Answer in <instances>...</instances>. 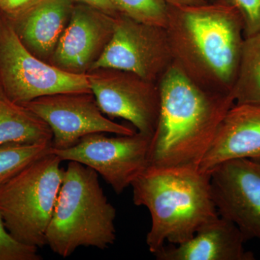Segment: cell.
Returning <instances> with one entry per match:
<instances>
[{
  "mask_svg": "<svg viewBox=\"0 0 260 260\" xmlns=\"http://www.w3.org/2000/svg\"><path fill=\"white\" fill-rule=\"evenodd\" d=\"M165 28L174 65L205 90L231 93L245 39L237 10L223 0L169 5Z\"/></svg>",
  "mask_w": 260,
  "mask_h": 260,
  "instance_id": "cell-1",
  "label": "cell"
},
{
  "mask_svg": "<svg viewBox=\"0 0 260 260\" xmlns=\"http://www.w3.org/2000/svg\"><path fill=\"white\" fill-rule=\"evenodd\" d=\"M158 84L160 111L149 166L199 168L234 98L205 90L174 64Z\"/></svg>",
  "mask_w": 260,
  "mask_h": 260,
  "instance_id": "cell-2",
  "label": "cell"
},
{
  "mask_svg": "<svg viewBox=\"0 0 260 260\" xmlns=\"http://www.w3.org/2000/svg\"><path fill=\"white\" fill-rule=\"evenodd\" d=\"M133 203L151 217L147 234L155 254L167 242L179 244L219 217L210 173L198 167L149 166L131 185Z\"/></svg>",
  "mask_w": 260,
  "mask_h": 260,
  "instance_id": "cell-3",
  "label": "cell"
},
{
  "mask_svg": "<svg viewBox=\"0 0 260 260\" xmlns=\"http://www.w3.org/2000/svg\"><path fill=\"white\" fill-rule=\"evenodd\" d=\"M116 217L98 173L69 161L46 234L47 246L63 258L80 247L104 250L115 242Z\"/></svg>",
  "mask_w": 260,
  "mask_h": 260,
  "instance_id": "cell-4",
  "label": "cell"
},
{
  "mask_svg": "<svg viewBox=\"0 0 260 260\" xmlns=\"http://www.w3.org/2000/svg\"><path fill=\"white\" fill-rule=\"evenodd\" d=\"M61 162L51 151L0 186V215L18 242L47 246L46 234L64 178Z\"/></svg>",
  "mask_w": 260,
  "mask_h": 260,
  "instance_id": "cell-5",
  "label": "cell"
},
{
  "mask_svg": "<svg viewBox=\"0 0 260 260\" xmlns=\"http://www.w3.org/2000/svg\"><path fill=\"white\" fill-rule=\"evenodd\" d=\"M0 87L10 100L21 105L52 94L91 92L87 75L66 73L32 54L2 13Z\"/></svg>",
  "mask_w": 260,
  "mask_h": 260,
  "instance_id": "cell-6",
  "label": "cell"
},
{
  "mask_svg": "<svg viewBox=\"0 0 260 260\" xmlns=\"http://www.w3.org/2000/svg\"><path fill=\"white\" fill-rule=\"evenodd\" d=\"M151 138L138 132L116 137L95 133L71 148L51 151L62 161L78 162L93 169L120 194L150 165Z\"/></svg>",
  "mask_w": 260,
  "mask_h": 260,
  "instance_id": "cell-7",
  "label": "cell"
},
{
  "mask_svg": "<svg viewBox=\"0 0 260 260\" xmlns=\"http://www.w3.org/2000/svg\"><path fill=\"white\" fill-rule=\"evenodd\" d=\"M173 64L165 28L119 14L116 17L112 39L91 70H124L158 83Z\"/></svg>",
  "mask_w": 260,
  "mask_h": 260,
  "instance_id": "cell-8",
  "label": "cell"
},
{
  "mask_svg": "<svg viewBox=\"0 0 260 260\" xmlns=\"http://www.w3.org/2000/svg\"><path fill=\"white\" fill-rule=\"evenodd\" d=\"M86 75L91 93L105 115L125 119L138 133L153 137L160 111L158 83L112 68H97Z\"/></svg>",
  "mask_w": 260,
  "mask_h": 260,
  "instance_id": "cell-9",
  "label": "cell"
},
{
  "mask_svg": "<svg viewBox=\"0 0 260 260\" xmlns=\"http://www.w3.org/2000/svg\"><path fill=\"white\" fill-rule=\"evenodd\" d=\"M22 105L50 128L54 150L71 148L84 137L95 133L130 135L136 133L129 126L107 118L91 92L52 94Z\"/></svg>",
  "mask_w": 260,
  "mask_h": 260,
  "instance_id": "cell-10",
  "label": "cell"
},
{
  "mask_svg": "<svg viewBox=\"0 0 260 260\" xmlns=\"http://www.w3.org/2000/svg\"><path fill=\"white\" fill-rule=\"evenodd\" d=\"M210 174L218 215L235 224L247 241L260 242V162L229 160Z\"/></svg>",
  "mask_w": 260,
  "mask_h": 260,
  "instance_id": "cell-11",
  "label": "cell"
},
{
  "mask_svg": "<svg viewBox=\"0 0 260 260\" xmlns=\"http://www.w3.org/2000/svg\"><path fill=\"white\" fill-rule=\"evenodd\" d=\"M115 23V16L75 4L49 64L70 74L86 75L107 49Z\"/></svg>",
  "mask_w": 260,
  "mask_h": 260,
  "instance_id": "cell-12",
  "label": "cell"
},
{
  "mask_svg": "<svg viewBox=\"0 0 260 260\" xmlns=\"http://www.w3.org/2000/svg\"><path fill=\"white\" fill-rule=\"evenodd\" d=\"M260 162V105L234 104L220 122L199 169L210 173L229 160Z\"/></svg>",
  "mask_w": 260,
  "mask_h": 260,
  "instance_id": "cell-13",
  "label": "cell"
},
{
  "mask_svg": "<svg viewBox=\"0 0 260 260\" xmlns=\"http://www.w3.org/2000/svg\"><path fill=\"white\" fill-rule=\"evenodd\" d=\"M74 5L70 0H39L16 14L5 16L22 44L49 63Z\"/></svg>",
  "mask_w": 260,
  "mask_h": 260,
  "instance_id": "cell-14",
  "label": "cell"
},
{
  "mask_svg": "<svg viewBox=\"0 0 260 260\" xmlns=\"http://www.w3.org/2000/svg\"><path fill=\"white\" fill-rule=\"evenodd\" d=\"M247 239L227 219L218 218L205 225L189 240L161 248L154 256L158 260H254L246 250Z\"/></svg>",
  "mask_w": 260,
  "mask_h": 260,
  "instance_id": "cell-15",
  "label": "cell"
},
{
  "mask_svg": "<svg viewBox=\"0 0 260 260\" xmlns=\"http://www.w3.org/2000/svg\"><path fill=\"white\" fill-rule=\"evenodd\" d=\"M51 140L49 126L26 107L10 100L0 87V145Z\"/></svg>",
  "mask_w": 260,
  "mask_h": 260,
  "instance_id": "cell-16",
  "label": "cell"
},
{
  "mask_svg": "<svg viewBox=\"0 0 260 260\" xmlns=\"http://www.w3.org/2000/svg\"><path fill=\"white\" fill-rule=\"evenodd\" d=\"M231 93L235 104L260 105V32L244 39Z\"/></svg>",
  "mask_w": 260,
  "mask_h": 260,
  "instance_id": "cell-17",
  "label": "cell"
},
{
  "mask_svg": "<svg viewBox=\"0 0 260 260\" xmlns=\"http://www.w3.org/2000/svg\"><path fill=\"white\" fill-rule=\"evenodd\" d=\"M51 143L0 145V186L41 157L51 153Z\"/></svg>",
  "mask_w": 260,
  "mask_h": 260,
  "instance_id": "cell-18",
  "label": "cell"
},
{
  "mask_svg": "<svg viewBox=\"0 0 260 260\" xmlns=\"http://www.w3.org/2000/svg\"><path fill=\"white\" fill-rule=\"evenodd\" d=\"M119 14L142 23L166 28L169 5L165 0H112Z\"/></svg>",
  "mask_w": 260,
  "mask_h": 260,
  "instance_id": "cell-19",
  "label": "cell"
},
{
  "mask_svg": "<svg viewBox=\"0 0 260 260\" xmlns=\"http://www.w3.org/2000/svg\"><path fill=\"white\" fill-rule=\"evenodd\" d=\"M39 248L18 242L8 232L0 215V260H41Z\"/></svg>",
  "mask_w": 260,
  "mask_h": 260,
  "instance_id": "cell-20",
  "label": "cell"
},
{
  "mask_svg": "<svg viewBox=\"0 0 260 260\" xmlns=\"http://www.w3.org/2000/svg\"><path fill=\"white\" fill-rule=\"evenodd\" d=\"M242 18L244 37L260 32V0H223Z\"/></svg>",
  "mask_w": 260,
  "mask_h": 260,
  "instance_id": "cell-21",
  "label": "cell"
},
{
  "mask_svg": "<svg viewBox=\"0 0 260 260\" xmlns=\"http://www.w3.org/2000/svg\"><path fill=\"white\" fill-rule=\"evenodd\" d=\"M39 0H2L0 13L6 16L16 14Z\"/></svg>",
  "mask_w": 260,
  "mask_h": 260,
  "instance_id": "cell-22",
  "label": "cell"
},
{
  "mask_svg": "<svg viewBox=\"0 0 260 260\" xmlns=\"http://www.w3.org/2000/svg\"><path fill=\"white\" fill-rule=\"evenodd\" d=\"M74 4H82L88 5L99 10L112 15L117 16L119 15L116 10L115 6L113 4L112 0H70Z\"/></svg>",
  "mask_w": 260,
  "mask_h": 260,
  "instance_id": "cell-23",
  "label": "cell"
},
{
  "mask_svg": "<svg viewBox=\"0 0 260 260\" xmlns=\"http://www.w3.org/2000/svg\"><path fill=\"white\" fill-rule=\"evenodd\" d=\"M169 6L177 7H190V6H198V5H201L206 4L209 3V0H165Z\"/></svg>",
  "mask_w": 260,
  "mask_h": 260,
  "instance_id": "cell-24",
  "label": "cell"
},
{
  "mask_svg": "<svg viewBox=\"0 0 260 260\" xmlns=\"http://www.w3.org/2000/svg\"><path fill=\"white\" fill-rule=\"evenodd\" d=\"M210 2L217 1V0H209Z\"/></svg>",
  "mask_w": 260,
  "mask_h": 260,
  "instance_id": "cell-25",
  "label": "cell"
},
{
  "mask_svg": "<svg viewBox=\"0 0 260 260\" xmlns=\"http://www.w3.org/2000/svg\"><path fill=\"white\" fill-rule=\"evenodd\" d=\"M2 0H0V4H1Z\"/></svg>",
  "mask_w": 260,
  "mask_h": 260,
  "instance_id": "cell-26",
  "label": "cell"
}]
</instances>
